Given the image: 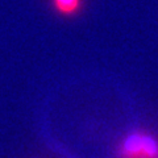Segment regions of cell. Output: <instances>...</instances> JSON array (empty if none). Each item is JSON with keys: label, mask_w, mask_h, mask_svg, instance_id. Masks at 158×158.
Instances as JSON below:
<instances>
[{"label": "cell", "mask_w": 158, "mask_h": 158, "mask_svg": "<svg viewBox=\"0 0 158 158\" xmlns=\"http://www.w3.org/2000/svg\"><path fill=\"white\" fill-rule=\"evenodd\" d=\"M53 8L62 16H74L82 8V0H52Z\"/></svg>", "instance_id": "cell-2"}, {"label": "cell", "mask_w": 158, "mask_h": 158, "mask_svg": "<svg viewBox=\"0 0 158 158\" xmlns=\"http://www.w3.org/2000/svg\"><path fill=\"white\" fill-rule=\"evenodd\" d=\"M117 158H158V137L146 131H133L123 138Z\"/></svg>", "instance_id": "cell-1"}]
</instances>
